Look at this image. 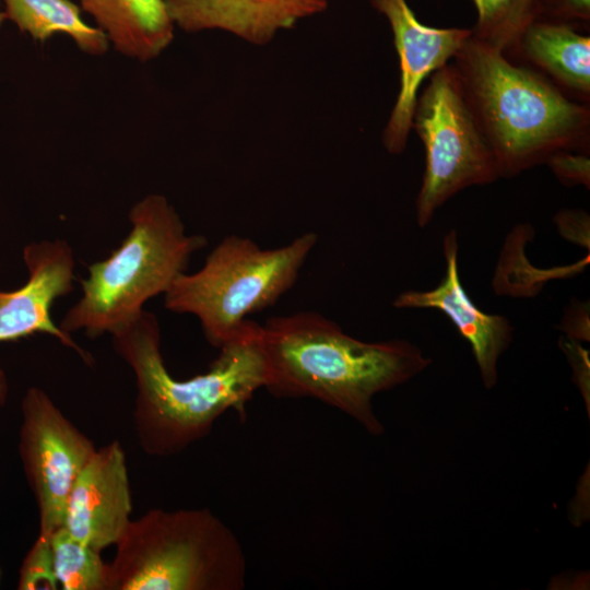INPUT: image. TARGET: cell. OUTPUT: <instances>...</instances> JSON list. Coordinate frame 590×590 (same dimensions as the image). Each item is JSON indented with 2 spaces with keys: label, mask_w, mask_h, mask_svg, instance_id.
Segmentation results:
<instances>
[{
  "label": "cell",
  "mask_w": 590,
  "mask_h": 590,
  "mask_svg": "<svg viewBox=\"0 0 590 590\" xmlns=\"http://www.w3.org/2000/svg\"><path fill=\"white\" fill-rule=\"evenodd\" d=\"M113 345L134 374V427L150 456L181 452L205 437L229 410L244 417L247 403L266 385L262 324L249 319L219 349L206 373L185 380L168 373L161 352L160 324L150 311L144 310L114 334Z\"/></svg>",
  "instance_id": "6da1fadb"
},
{
  "label": "cell",
  "mask_w": 590,
  "mask_h": 590,
  "mask_svg": "<svg viewBox=\"0 0 590 590\" xmlns=\"http://www.w3.org/2000/svg\"><path fill=\"white\" fill-rule=\"evenodd\" d=\"M264 389L278 398H314L358 422L369 434L385 428L373 398L430 365L413 343L364 342L316 311L273 317L262 324Z\"/></svg>",
  "instance_id": "7a4b0ae2"
},
{
  "label": "cell",
  "mask_w": 590,
  "mask_h": 590,
  "mask_svg": "<svg viewBox=\"0 0 590 590\" xmlns=\"http://www.w3.org/2000/svg\"><path fill=\"white\" fill-rule=\"evenodd\" d=\"M451 63L469 109L497 161L514 177L557 151L589 153L590 107L535 71L470 36Z\"/></svg>",
  "instance_id": "3957f363"
},
{
  "label": "cell",
  "mask_w": 590,
  "mask_h": 590,
  "mask_svg": "<svg viewBox=\"0 0 590 590\" xmlns=\"http://www.w3.org/2000/svg\"><path fill=\"white\" fill-rule=\"evenodd\" d=\"M129 221L131 229L120 246L92 263L81 280V297L59 324L64 332L84 331L90 338L120 332L142 315L149 299L167 292L208 244L202 235L187 234L162 194L139 200Z\"/></svg>",
  "instance_id": "277c9868"
},
{
  "label": "cell",
  "mask_w": 590,
  "mask_h": 590,
  "mask_svg": "<svg viewBox=\"0 0 590 590\" xmlns=\"http://www.w3.org/2000/svg\"><path fill=\"white\" fill-rule=\"evenodd\" d=\"M109 563V590H241L247 564L211 510L151 509L129 522Z\"/></svg>",
  "instance_id": "5b68a950"
},
{
  "label": "cell",
  "mask_w": 590,
  "mask_h": 590,
  "mask_svg": "<svg viewBox=\"0 0 590 590\" xmlns=\"http://www.w3.org/2000/svg\"><path fill=\"white\" fill-rule=\"evenodd\" d=\"M317 240L318 235L309 232L282 247L263 249L250 238L228 235L200 270L174 281L164 294V306L196 316L206 341L220 349L248 316L273 306L294 286Z\"/></svg>",
  "instance_id": "8992f818"
},
{
  "label": "cell",
  "mask_w": 590,
  "mask_h": 590,
  "mask_svg": "<svg viewBox=\"0 0 590 590\" xmlns=\"http://www.w3.org/2000/svg\"><path fill=\"white\" fill-rule=\"evenodd\" d=\"M414 108L412 128L425 149L416 221L425 227L452 196L500 178L497 161L461 92L452 64L433 72Z\"/></svg>",
  "instance_id": "52a82bcc"
},
{
  "label": "cell",
  "mask_w": 590,
  "mask_h": 590,
  "mask_svg": "<svg viewBox=\"0 0 590 590\" xmlns=\"http://www.w3.org/2000/svg\"><path fill=\"white\" fill-rule=\"evenodd\" d=\"M22 418L20 456L37 503L39 534L51 535L63 526L68 495L96 448L39 388L25 393Z\"/></svg>",
  "instance_id": "ba28073f"
},
{
  "label": "cell",
  "mask_w": 590,
  "mask_h": 590,
  "mask_svg": "<svg viewBox=\"0 0 590 590\" xmlns=\"http://www.w3.org/2000/svg\"><path fill=\"white\" fill-rule=\"evenodd\" d=\"M369 2L388 20L399 58L400 88L382 132L384 148L389 154L398 155L406 146L421 84L448 64L471 36V30L424 25L405 0Z\"/></svg>",
  "instance_id": "9c48e42d"
},
{
  "label": "cell",
  "mask_w": 590,
  "mask_h": 590,
  "mask_svg": "<svg viewBox=\"0 0 590 590\" xmlns=\"http://www.w3.org/2000/svg\"><path fill=\"white\" fill-rule=\"evenodd\" d=\"M23 259L28 272L26 283L15 291L0 292V342L46 333L87 361L85 351L50 316L55 300L73 290L72 248L61 239L31 243L23 250Z\"/></svg>",
  "instance_id": "30bf717a"
},
{
  "label": "cell",
  "mask_w": 590,
  "mask_h": 590,
  "mask_svg": "<svg viewBox=\"0 0 590 590\" xmlns=\"http://www.w3.org/2000/svg\"><path fill=\"white\" fill-rule=\"evenodd\" d=\"M132 510L125 451L118 440L96 449L68 495L63 527L102 552L123 534Z\"/></svg>",
  "instance_id": "8fae6325"
},
{
  "label": "cell",
  "mask_w": 590,
  "mask_h": 590,
  "mask_svg": "<svg viewBox=\"0 0 590 590\" xmlns=\"http://www.w3.org/2000/svg\"><path fill=\"white\" fill-rule=\"evenodd\" d=\"M446 273L440 283L428 291H406L393 300L396 308H430L445 314L470 343L485 388H493L498 378L497 364L508 349L514 328L502 315L482 311L463 288L458 270V240L455 231L444 239Z\"/></svg>",
  "instance_id": "7c38bea8"
},
{
  "label": "cell",
  "mask_w": 590,
  "mask_h": 590,
  "mask_svg": "<svg viewBox=\"0 0 590 590\" xmlns=\"http://www.w3.org/2000/svg\"><path fill=\"white\" fill-rule=\"evenodd\" d=\"M175 26L187 33L223 31L257 46L320 14L328 0H165Z\"/></svg>",
  "instance_id": "4fadbf2b"
},
{
  "label": "cell",
  "mask_w": 590,
  "mask_h": 590,
  "mask_svg": "<svg viewBox=\"0 0 590 590\" xmlns=\"http://www.w3.org/2000/svg\"><path fill=\"white\" fill-rule=\"evenodd\" d=\"M578 26L538 19L505 56L552 83L569 99L590 103V36Z\"/></svg>",
  "instance_id": "5bb4252c"
},
{
  "label": "cell",
  "mask_w": 590,
  "mask_h": 590,
  "mask_svg": "<svg viewBox=\"0 0 590 590\" xmlns=\"http://www.w3.org/2000/svg\"><path fill=\"white\" fill-rule=\"evenodd\" d=\"M122 56L148 62L172 44L175 24L165 0H76Z\"/></svg>",
  "instance_id": "9a60e30c"
},
{
  "label": "cell",
  "mask_w": 590,
  "mask_h": 590,
  "mask_svg": "<svg viewBox=\"0 0 590 590\" xmlns=\"http://www.w3.org/2000/svg\"><path fill=\"white\" fill-rule=\"evenodd\" d=\"M4 4L7 20L36 42L44 43L55 34H63L91 56H102L110 46L106 35L87 24L79 4L71 0H4Z\"/></svg>",
  "instance_id": "2e32d148"
},
{
  "label": "cell",
  "mask_w": 590,
  "mask_h": 590,
  "mask_svg": "<svg viewBox=\"0 0 590 590\" xmlns=\"http://www.w3.org/2000/svg\"><path fill=\"white\" fill-rule=\"evenodd\" d=\"M55 576L63 590H109V564L101 552L75 539L62 526L50 535Z\"/></svg>",
  "instance_id": "e0dca14e"
},
{
  "label": "cell",
  "mask_w": 590,
  "mask_h": 590,
  "mask_svg": "<svg viewBox=\"0 0 590 590\" xmlns=\"http://www.w3.org/2000/svg\"><path fill=\"white\" fill-rule=\"evenodd\" d=\"M477 19L471 36L507 56L538 20V0H472Z\"/></svg>",
  "instance_id": "ac0fdd59"
},
{
  "label": "cell",
  "mask_w": 590,
  "mask_h": 590,
  "mask_svg": "<svg viewBox=\"0 0 590 590\" xmlns=\"http://www.w3.org/2000/svg\"><path fill=\"white\" fill-rule=\"evenodd\" d=\"M17 586L21 590H55L58 588L50 535L38 533L35 543L22 563Z\"/></svg>",
  "instance_id": "d6986e66"
},
{
  "label": "cell",
  "mask_w": 590,
  "mask_h": 590,
  "mask_svg": "<svg viewBox=\"0 0 590 590\" xmlns=\"http://www.w3.org/2000/svg\"><path fill=\"white\" fill-rule=\"evenodd\" d=\"M545 164L556 178L566 186L590 187L589 153L562 150L552 154Z\"/></svg>",
  "instance_id": "ffe728a7"
},
{
  "label": "cell",
  "mask_w": 590,
  "mask_h": 590,
  "mask_svg": "<svg viewBox=\"0 0 590 590\" xmlns=\"http://www.w3.org/2000/svg\"><path fill=\"white\" fill-rule=\"evenodd\" d=\"M538 19L586 28L590 22V0H538Z\"/></svg>",
  "instance_id": "44dd1931"
},
{
  "label": "cell",
  "mask_w": 590,
  "mask_h": 590,
  "mask_svg": "<svg viewBox=\"0 0 590 590\" xmlns=\"http://www.w3.org/2000/svg\"><path fill=\"white\" fill-rule=\"evenodd\" d=\"M556 225L562 235L577 241L576 232H589V217L582 211L565 210L556 215Z\"/></svg>",
  "instance_id": "7402d4cb"
},
{
  "label": "cell",
  "mask_w": 590,
  "mask_h": 590,
  "mask_svg": "<svg viewBox=\"0 0 590 590\" xmlns=\"http://www.w3.org/2000/svg\"><path fill=\"white\" fill-rule=\"evenodd\" d=\"M7 380L4 373L0 369V403H2L7 396Z\"/></svg>",
  "instance_id": "603a6c76"
},
{
  "label": "cell",
  "mask_w": 590,
  "mask_h": 590,
  "mask_svg": "<svg viewBox=\"0 0 590 590\" xmlns=\"http://www.w3.org/2000/svg\"><path fill=\"white\" fill-rule=\"evenodd\" d=\"M5 20H7V15H5L4 11L0 10V26Z\"/></svg>",
  "instance_id": "cb8c5ba5"
}]
</instances>
